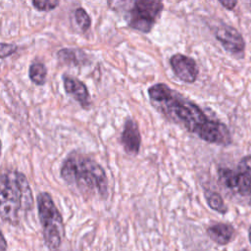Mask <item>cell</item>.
<instances>
[{"label": "cell", "instance_id": "4", "mask_svg": "<svg viewBox=\"0 0 251 251\" xmlns=\"http://www.w3.org/2000/svg\"><path fill=\"white\" fill-rule=\"evenodd\" d=\"M217 176L219 185L229 199L251 206V155L242 157L234 169L219 167Z\"/></svg>", "mask_w": 251, "mask_h": 251}, {"label": "cell", "instance_id": "7", "mask_svg": "<svg viewBox=\"0 0 251 251\" xmlns=\"http://www.w3.org/2000/svg\"><path fill=\"white\" fill-rule=\"evenodd\" d=\"M214 34L223 48L236 58H243L245 41L242 34L233 26L221 23L214 27Z\"/></svg>", "mask_w": 251, "mask_h": 251}, {"label": "cell", "instance_id": "14", "mask_svg": "<svg viewBox=\"0 0 251 251\" xmlns=\"http://www.w3.org/2000/svg\"><path fill=\"white\" fill-rule=\"evenodd\" d=\"M28 76L33 83L43 85L46 82L47 76V68L45 64L40 61H33L28 69Z\"/></svg>", "mask_w": 251, "mask_h": 251}, {"label": "cell", "instance_id": "1", "mask_svg": "<svg viewBox=\"0 0 251 251\" xmlns=\"http://www.w3.org/2000/svg\"><path fill=\"white\" fill-rule=\"evenodd\" d=\"M148 96L151 105L167 121L208 143L221 146L231 144V133L224 123L210 119L197 104L169 85L153 84L148 88Z\"/></svg>", "mask_w": 251, "mask_h": 251}, {"label": "cell", "instance_id": "13", "mask_svg": "<svg viewBox=\"0 0 251 251\" xmlns=\"http://www.w3.org/2000/svg\"><path fill=\"white\" fill-rule=\"evenodd\" d=\"M204 197L206 199V202H207L208 206L212 210H214V211H216V212H218L222 215L226 214V212L228 211L227 206L226 205L222 195L219 192L214 191V190H210V189H205L204 190Z\"/></svg>", "mask_w": 251, "mask_h": 251}, {"label": "cell", "instance_id": "15", "mask_svg": "<svg viewBox=\"0 0 251 251\" xmlns=\"http://www.w3.org/2000/svg\"><path fill=\"white\" fill-rule=\"evenodd\" d=\"M75 19L81 30L86 31L90 27L91 19L87 14V12L82 7H78L75 10Z\"/></svg>", "mask_w": 251, "mask_h": 251}, {"label": "cell", "instance_id": "12", "mask_svg": "<svg viewBox=\"0 0 251 251\" xmlns=\"http://www.w3.org/2000/svg\"><path fill=\"white\" fill-rule=\"evenodd\" d=\"M57 58L61 63L69 66H79L88 62V58L83 51L74 48L60 49L57 52Z\"/></svg>", "mask_w": 251, "mask_h": 251}, {"label": "cell", "instance_id": "16", "mask_svg": "<svg viewBox=\"0 0 251 251\" xmlns=\"http://www.w3.org/2000/svg\"><path fill=\"white\" fill-rule=\"evenodd\" d=\"M59 1L56 0H51V1H32L31 4L33 5V7H35L38 11H44V12H48L51 10H54L58 5H59Z\"/></svg>", "mask_w": 251, "mask_h": 251}, {"label": "cell", "instance_id": "22", "mask_svg": "<svg viewBox=\"0 0 251 251\" xmlns=\"http://www.w3.org/2000/svg\"><path fill=\"white\" fill-rule=\"evenodd\" d=\"M242 251H248V250H247V249H243Z\"/></svg>", "mask_w": 251, "mask_h": 251}, {"label": "cell", "instance_id": "9", "mask_svg": "<svg viewBox=\"0 0 251 251\" xmlns=\"http://www.w3.org/2000/svg\"><path fill=\"white\" fill-rule=\"evenodd\" d=\"M121 143L125 151L130 156H136L140 149L141 135L137 123L131 119H126L121 134Z\"/></svg>", "mask_w": 251, "mask_h": 251}, {"label": "cell", "instance_id": "18", "mask_svg": "<svg viewBox=\"0 0 251 251\" xmlns=\"http://www.w3.org/2000/svg\"><path fill=\"white\" fill-rule=\"evenodd\" d=\"M220 4L223 5L227 10H232L237 5V2L236 1H220Z\"/></svg>", "mask_w": 251, "mask_h": 251}, {"label": "cell", "instance_id": "10", "mask_svg": "<svg viewBox=\"0 0 251 251\" xmlns=\"http://www.w3.org/2000/svg\"><path fill=\"white\" fill-rule=\"evenodd\" d=\"M63 83L65 91L74 97L78 104L84 108L88 109L91 105V99L88 92L87 87L85 84L77 79L76 77L71 75H64L63 76Z\"/></svg>", "mask_w": 251, "mask_h": 251}, {"label": "cell", "instance_id": "23", "mask_svg": "<svg viewBox=\"0 0 251 251\" xmlns=\"http://www.w3.org/2000/svg\"><path fill=\"white\" fill-rule=\"evenodd\" d=\"M250 5H251V2H250Z\"/></svg>", "mask_w": 251, "mask_h": 251}, {"label": "cell", "instance_id": "19", "mask_svg": "<svg viewBox=\"0 0 251 251\" xmlns=\"http://www.w3.org/2000/svg\"><path fill=\"white\" fill-rule=\"evenodd\" d=\"M7 249V241L0 230V251H6Z\"/></svg>", "mask_w": 251, "mask_h": 251}, {"label": "cell", "instance_id": "6", "mask_svg": "<svg viewBox=\"0 0 251 251\" xmlns=\"http://www.w3.org/2000/svg\"><path fill=\"white\" fill-rule=\"evenodd\" d=\"M163 10L164 4L161 1H134L126 12V20L127 22V25L133 29L148 33L153 28Z\"/></svg>", "mask_w": 251, "mask_h": 251}, {"label": "cell", "instance_id": "2", "mask_svg": "<svg viewBox=\"0 0 251 251\" xmlns=\"http://www.w3.org/2000/svg\"><path fill=\"white\" fill-rule=\"evenodd\" d=\"M61 177L75 186L84 197L108 196V180L104 169L92 158L73 151L60 169Z\"/></svg>", "mask_w": 251, "mask_h": 251}, {"label": "cell", "instance_id": "11", "mask_svg": "<svg viewBox=\"0 0 251 251\" xmlns=\"http://www.w3.org/2000/svg\"><path fill=\"white\" fill-rule=\"evenodd\" d=\"M207 234L212 241L220 246L227 245L235 235L232 225L226 223H215L207 227Z\"/></svg>", "mask_w": 251, "mask_h": 251}, {"label": "cell", "instance_id": "17", "mask_svg": "<svg viewBox=\"0 0 251 251\" xmlns=\"http://www.w3.org/2000/svg\"><path fill=\"white\" fill-rule=\"evenodd\" d=\"M17 50H18V46L16 44L0 43V59L11 56Z\"/></svg>", "mask_w": 251, "mask_h": 251}, {"label": "cell", "instance_id": "8", "mask_svg": "<svg viewBox=\"0 0 251 251\" xmlns=\"http://www.w3.org/2000/svg\"><path fill=\"white\" fill-rule=\"evenodd\" d=\"M170 66L175 75L183 82L193 83L198 77L196 61L184 54L176 53L170 58Z\"/></svg>", "mask_w": 251, "mask_h": 251}, {"label": "cell", "instance_id": "5", "mask_svg": "<svg viewBox=\"0 0 251 251\" xmlns=\"http://www.w3.org/2000/svg\"><path fill=\"white\" fill-rule=\"evenodd\" d=\"M36 203L45 244L50 251H59L64 236L61 213L48 192H40L36 197Z\"/></svg>", "mask_w": 251, "mask_h": 251}, {"label": "cell", "instance_id": "21", "mask_svg": "<svg viewBox=\"0 0 251 251\" xmlns=\"http://www.w3.org/2000/svg\"><path fill=\"white\" fill-rule=\"evenodd\" d=\"M1 151H2V142L0 140V156H1Z\"/></svg>", "mask_w": 251, "mask_h": 251}, {"label": "cell", "instance_id": "3", "mask_svg": "<svg viewBox=\"0 0 251 251\" xmlns=\"http://www.w3.org/2000/svg\"><path fill=\"white\" fill-rule=\"evenodd\" d=\"M33 195L25 174L16 170L0 174V218L17 226L33 207Z\"/></svg>", "mask_w": 251, "mask_h": 251}, {"label": "cell", "instance_id": "20", "mask_svg": "<svg viewBox=\"0 0 251 251\" xmlns=\"http://www.w3.org/2000/svg\"><path fill=\"white\" fill-rule=\"evenodd\" d=\"M248 239H249V242L251 244V226H249V229H248Z\"/></svg>", "mask_w": 251, "mask_h": 251}]
</instances>
